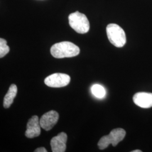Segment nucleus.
<instances>
[{
	"label": "nucleus",
	"instance_id": "nucleus-1",
	"mask_svg": "<svg viewBox=\"0 0 152 152\" xmlns=\"http://www.w3.org/2000/svg\"><path fill=\"white\" fill-rule=\"evenodd\" d=\"M50 52L55 58L62 59L76 56L80 54V49L72 42L63 41L53 45Z\"/></svg>",
	"mask_w": 152,
	"mask_h": 152
},
{
	"label": "nucleus",
	"instance_id": "nucleus-2",
	"mask_svg": "<svg viewBox=\"0 0 152 152\" xmlns=\"http://www.w3.org/2000/svg\"><path fill=\"white\" fill-rule=\"evenodd\" d=\"M109 41L117 48L123 47L126 42V34L124 29L116 24H109L107 27Z\"/></svg>",
	"mask_w": 152,
	"mask_h": 152
},
{
	"label": "nucleus",
	"instance_id": "nucleus-3",
	"mask_svg": "<svg viewBox=\"0 0 152 152\" xmlns=\"http://www.w3.org/2000/svg\"><path fill=\"white\" fill-rule=\"evenodd\" d=\"M68 19L70 26L76 32L85 34L88 32L90 23L85 14L76 11L69 15Z\"/></svg>",
	"mask_w": 152,
	"mask_h": 152
},
{
	"label": "nucleus",
	"instance_id": "nucleus-4",
	"mask_svg": "<svg viewBox=\"0 0 152 152\" xmlns=\"http://www.w3.org/2000/svg\"><path fill=\"white\" fill-rule=\"evenodd\" d=\"M125 135L126 131L123 129L118 128L114 129L109 135L103 136L100 139L98 144L99 148L101 150H103L108 147L110 144H112L113 147H115L120 141L125 138Z\"/></svg>",
	"mask_w": 152,
	"mask_h": 152
},
{
	"label": "nucleus",
	"instance_id": "nucleus-5",
	"mask_svg": "<svg viewBox=\"0 0 152 152\" xmlns=\"http://www.w3.org/2000/svg\"><path fill=\"white\" fill-rule=\"evenodd\" d=\"M71 81V77L64 73H54L47 77L44 82L48 86L54 88L65 87Z\"/></svg>",
	"mask_w": 152,
	"mask_h": 152
},
{
	"label": "nucleus",
	"instance_id": "nucleus-6",
	"mask_svg": "<svg viewBox=\"0 0 152 152\" xmlns=\"http://www.w3.org/2000/svg\"><path fill=\"white\" fill-rule=\"evenodd\" d=\"M59 114L55 110H51L45 113L39 120L41 128L49 131L53 128L59 120Z\"/></svg>",
	"mask_w": 152,
	"mask_h": 152
},
{
	"label": "nucleus",
	"instance_id": "nucleus-7",
	"mask_svg": "<svg viewBox=\"0 0 152 152\" xmlns=\"http://www.w3.org/2000/svg\"><path fill=\"white\" fill-rule=\"evenodd\" d=\"M41 125L37 115H34L28 121L25 135L28 138H34L39 136L41 134Z\"/></svg>",
	"mask_w": 152,
	"mask_h": 152
},
{
	"label": "nucleus",
	"instance_id": "nucleus-8",
	"mask_svg": "<svg viewBox=\"0 0 152 152\" xmlns=\"http://www.w3.org/2000/svg\"><path fill=\"white\" fill-rule=\"evenodd\" d=\"M133 101L136 105L142 108L152 107V93L137 92L133 96Z\"/></svg>",
	"mask_w": 152,
	"mask_h": 152
},
{
	"label": "nucleus",
	"instance_id": "nucleus-9",
	"mask_svg": "<svg viewBox=\"0 0 152 152\" xmlns=\"http://www.w3.org/2000/svg\"><path fill=\"white\" fill-rule=\"evenodd\" d=\"M66 141L67 135L65 132H61L57 136H54L52 138L50 142L52 152H65Z\"/></svg>",
	"mask_w": 152,
	"mask_h": 152
},
{
	"label": "nucleus",
	"instance_id": "nucleus-10",
	"mask_svg": "<svg viewBox=\"0 0 152 152\" xmlns=\"http://www.w3.org/2000/svg\"><path fill=\"white\" fill-rule=\"evenodd\" d=\"M17 86L12 84L9 87V89L4 99V107L5 108H9L14 102V98L17 94Z\"/></svg>",
	"mask_w": 152,
	"mask_h": 152
},
{
	"label": "nucleus",
	"instance_id": "nucleus-11",
	"mask_svg": "<svg viewBox=\"0 0 152 152\" xmlns=\"http://www.w3.org/2000/svg\"><path fill=\"white\" fill-rule=\"evenodd\" d=\"M91 90L93 95L99 99L104 98L106 95V91L105 88L99 84L94 85L91 87Z\"/></svg>",
	"mask_w": 152,
	"mask_h": 152
},
{
	"label": "nucleus",
	"instance_id": "nucleus-12",
	"mask_svg": "<svg viewBox=\"0 0 152 152\" xmlns=\"http://www.w3.org/2000/svg\"><path fill=\"white\" fill-rule=\"evenodd\" d=\"M10 51V48L7 45V41L4 38H0V58L4 57Z\"/></svg>",
	"mask_w": 152,
	"mask_h": 152
},
{
	"label": "nucleus",
	"instance_id": "nucleus-13",
	"mask_svg": "<svg viewBox=\"0 0 152 152\" xmlns=\"http://www.w3.org/2000/svg\"><path fill=\"white\" fill-rule=\"evenodd\" d=\"M35 152H47V150L44 148V147H40V148H38L37 149H36L35 151Z\"/></svg>",
	"mask_w": 152,
	"mask_h": 152
},
{
	"label": "nucleus",
	"instance_id": "nucleus-14",
	"mask_svg": "<svg viewBox=\"0 0 152 152\" xmlns=\"http://www.w3.org/2000/svg\"><path fill=\"white\" fill-rule=\"evenodd\" d=\"M142 151H140V150H135V151H132L131 152H141Z\"/></svg>",
	"mask_w": 152,
	"mask_h": 152
}]
</instances>
